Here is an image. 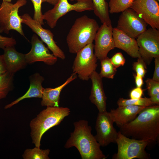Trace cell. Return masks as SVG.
<instances>
[{"label":"cell","mask_w":159,"mask_h":159,"mask_svg":"<svg viewBox=\"0 0 159 159\" xmlns=\"http://www.w3.org/2000/svg\"><path fill=\"white\" fill-rule=\"evenodd\" d=\"M4 50L3 55L7 72L14 74L26 67L27 64L24 54L18 52L14 46L7 47Z\"/></svg>","instance_id":"cell-19"},{"label":"cell","mask_w":159,"mask_h":159,"mask_svg":"<svg viewBox=\"0 0 159 159\" xmlns=\"http://www.w3.org/2000/svg\"><path fill=\"white\" fill-rule=\"evenodd\" d=\"M117 104L118 106L132 105L145 107L154 105L151 102L150 98L146 97H141L137 99L120 98L118 100Z\"/></svg>","instance_id":"cell-27"},{"label":"cell","mask_w":159,"mask_h":159,"mask_svg":"<svg viewBox=\"0 0 159 159\" xmlns=\"http://www.w3.org/2000/svg\"><path fill=\"white\" fill-rule=\"evenodd\" d=\"M71 1L74 0H69ZM93 5L94 13L100 19L102 24L109 26L112 22L109 16L108 3L105 0H92Z\"/></svg>","instance_id":"cell-22"},{"label":"cell","mask_w":159,"mask_h":159,"mask_svg":"<svg viewBox=\"0 0 159 159\" xmlns=\"http://www.w3.org/2000/svg\"><path fill=\"white\" fill-rule=\"evenodd\" d=\"M118 150L113 155V159H148L150 155L145 150L148 145L147 141L130 138L119 131L116 141Z\"/></svg>","instance_id":"cell-6"},{"label":"cell","mask_w":159,"mask_h":159,"mask_svg":"<svg viewBox=\"0 0 159 159\" xmlns=\"http://www.w3.org/2000/svg\"><path fill=\"white\" fill-rule=\"evenodd\" d=\"M143 90L141 87H136L131 90L129 96L131 99H137L140 98L143 94Z\"/></svg>","instance_id":"cell-33"},{"label":"cell","mask_w":159,"mask_h":159,"mask_svg":"<svg viewBox=\"0 0 159 159\" xmlns=\"http://www.w3.org/2000/svg\"><path fill=\"white\" fill-rule=\"evenodd\" d=\"M74 130L71 133L64 147H75L82 159H105L107 157L101 150L100 144L91 133L92 127L88 121L82 120L73 123Z\"/></svg>","instance_id":"cell-2"},{"label":"cell","mask_w":159,"mask_h":159,"mask_svg":"<svg viewBox=\"0 0 159 159\" xmlns=\"http://www.w3.org/2000/svg\"><path fill=\"white\" fill-rule=\"evenodd\" d=\"M77 77V74L73 72L65 82L60 86L55 88H44L41 102L42 106L59 107L60 95L62 90Z\"/></svg>","instance_id":"cell-21"},{"label":"cell","mask_w":159,"mask_h":159,"mask_svg":"<svg viewBox=\"0 0 159 159\" xmlns=\"http://www.w3.org/2000/svg\"><path fill=\"white\" fill-rule=\"evenodd\" d=\"M14 74L7 72L0 75V99L5 98L13 89Z\"/></svg>","instance_id":"cell-23"},{"label":"cell","mask_w":159,"mask_h":159,"mask_svg":"<svg viewBox=\"0 0 159 159\" xmlns=\"http://www.w3.org/2000/svg\"><path fill=\"white\" fill-rule=\"evenodd\" d=\"M106 1H107V0H105Z\"/></svg>","instance_id":"cell-41"},{"label":"cell","mask_w":159,"mask_h":159,"mask_svg":"<svg viewBox=\"0 0 159 159\" xmlns=\"http://www.w3.org/2000/svg\"><path fill=\"white\" fill-rule=\"evenodd\" d=\"M140 57L146 64L159 57V30L152 28L147 29L136 40Z\"/></svg>","instance_id":"cell-9"},{"label":"cell","mask_w":159,"mask_h":159,"mask_svg":"<svg viewBox=\"0 0 159 159\" xmlns=\"http://www.w3.org/2000/svg\"><path fill=\"white\" fill-rule=\"evenodd\" d=\"M145 107L127 105L112 109L109 114L113 121L119 127L123 126L134 119Z\"/></svg>","instance_id":"cell-18"},{"label":"cell","mask_w":159,"mask_h":159,"mask_svg":"<svg viewBox=\"0 0 159 159\" xmlns=\"http://www.w3.org/2000/svg\"><path fill=\"white\" fill-rule=\"evenodd\" d=\"M1 33L0 30V48L4 50L9 47L14 46L16 44L15 39L13 37L2 36L0 34Z\"/></svg>","instance_id":"cell-31"},{"label":"cell","mask_w":159,"mask_h":159,"mask_svg":"<svg viewBox=\"0 0 159 159\" xmlns=\"http://www.w3.org/2000/svg\"><path fill=\"white\" fill-rule=\"evenodd\" d=\"M31 43L32 47L30 51L24 54L27 64L42 62L47 65L52 66L56 62L57 57L50 53L43 42L39 39L36 34H34L32 36Z\"/></svg>","instance_id":"cell-15"},{"label":"cell","mask_w":159,"mask_h":159,"mask_svg":"<svg viewBox=\"0 0 159 159\" xmlns=\"http://www.w3.org/2000/svg\"><path fill=\"white\" fill-rule=\"evenodd\" d=\"M114 122L107 111L99 112L96 119L95 137L101 146L105 147L111 143H116L118 132L113 126Z\"/></svg>","instance_id":"cell-11"},{"label":"cell","mask_w":159,"mask_h":159,"mask_svg":"<svg viewBox=\"0 0 159 159\" xmlns=\"http://www.w3.org/2000/svg\"><path fill=\"white\" fill-rule=\"evenodd\" d=\"M43 2H47L53 5H54L58 2V0H42Z\"/></svg>","instance_id":"cell-38"},{"label":"cell","mask_w":159,"mask_h":159,"mask_svg":"<svg viewBox=\"0 0 159 159\" xmlns=\"http://www.w3.org/2000/svg\"><path fill=\"white\" fill-rule=\"evenodd\" d=\"M151 28L159 29V4L156 0H133L130 8Z\"/></svg>","instance_id":"cell-13"},{"label":"cell","mask_w":159,"mask_h":159,"mask_svg":"<svg viewBox=\"0 0 159 159\" xmlns=\"http://www.w3.org/2000/svg\"><path fill=\"white\" fill-rule=\"evenodd\" d=\"M145 82L150 97L159 93V82L148 78L145 80Z\"/></svg>","instance_id":"cell-30"},{"label":"cell","mask_w":159,"mask_h":159,"mask_svg":"<svg viewBox=\"0 0 159 159\" xmlns=\"http://www.w3.org/2000/svg\"><path fill=\"white\" fill-rule=\"evenodd\" d=\"M158 2L159 1V0H157Z\"/></svg>","instance_id":"cell-40"},{"label":"cell","mask_w":159,"mask_h":159,"mask_svg":"<svg viewBox=\"0 0 159 159\" xmlns=\"http://www.w3.org/2000/svg\"><path fill=\"white\" fill-rule=\"evenodd\" d=\"M133 69L136 74L141 76L143 78L145 77L147 72L146 64L141 57L138 58L137 61L133 63Z\"/></svg>","instance_id":"cell-29"},{"label":"cell","mask_w":159,"mask_h":159,"mask_svg":"<svg viewBox=\"0 0 159 159\" xmlns=\"http://www.w3.org/2000/svg\"><path fill=\"white\" fill-rule=\"evenodd\" d=\"M151 102L154 105L159 104V93L153 96L150 98Z\"/></svg>","instance_id":"cell-37"},{"label":"cell","mask_w":159,"mask_h":159,"mask_svg":"<svg viewBox=\"0 0 159 159\" xmlns=\"http://www.w3.org/2000/svg\"><path fill=\"white\" fill-rule=\"evenodd\" d=\"M101 68L100 73V77L102 78L113 79L117 72V68L111 62L108 57L100 60Z\"/></svg>","instance_id":"cell-24"},{"label":"cell","mask_w":159,"mask_h":159,"mask_svg":"<svg viewBox=\"0 0 159 159\" xmlns=\"http://www.w3.org/2000/svg\"><path fill=\"white\" fill-rule=\"evenodd\" d=\"M119 128L127 137L147 141L148 145L155 143L159 135V105L145 107L133 120Z\"/></svg>","instance_id":"cell-1"},{"label":"cell","mask_w":159,"mask_h":159,"mask_svg":"<svg viewBox=\"0 0 159 159\" xmlns=\"http://www.w3.org/2000/svg\"><path fill=\"white\" fill-rule=\"evenodd\" d=\"M26 3V0H17L14 4L2 1L0 6V30L2 33L8 34L10 30H13L25 37L22 28V20L18 12L19 9Z\"/></svg>","instance_id":"cell-5"},{"label":"cell","mask_w":159,"mask_h":159,"mask_svg":"<svg viewBox=\"0 0 159 159\" xmlns=\"http://www.w3.org/2000/svg\"><path fill=\"white\" fill-rule=\"evenodd\" d=\"M50 152L49 149L43 150L35 147L33 148L26 149L22 157L24 159H49Z\"/></svg>","instance_id":"cell-25"},{"label":"cell","mask_w":159,"mask_h":159,"mask_svg":"<svg viewBox=\"0 0 159 159\" xmlns=\"http://www.w3.org/2000/svg\"><path fill=\"white\" fill-rule=\"evenodd\" d=\"M133 0H110L109 3V12L116 13L130 8Z\"/></svg>","instance_id":"cell-26"},{"label":"cell","mask_w":159,"mask_h":159,"mask_svg":"<svg viewBox=\"0 0 159 159\" xmlns=\"http://www.w3.org/2000/svg\"><path fill=\"white\" fill-rule=\"evenodd\" d=\"M29 79L30 87L26 92L22 96L5 105L4 107L5 109L11 108L20 101L26 98H42L44 89L42 85V84L44 80V77L40 75L39 73L36 72L31 75Z\"/></svg>","instance_id":"cell-20"},{"label":"cell","mask_w":159,"mask_h":159,"mask_svg":"<svg viewBox=\"0 0 159 159\" xmlns=\"http://www.w3.org/2000/svg\"><path fill=\"white\" fill-rule=\"evenodd\" d=\"M73 4L69 3L68 0H58L52 9L44 14L43 18L51 28L57 25L59 18L72 11L82 12L86 11H93V5L92 0H76Z\"/></svg>","instance_id":"cell-7"},{"label":"cell","mask_w":159,"mask_h":159,"mask_svg":"<svg viewBox=\"0 0 159 159\" xmlns=\"http://www.w3.org/2000/svg\"><path fill=\"white\" fill-rule=\"evenodd\" d=\"M99 27L95 19L86 15L76 19L66 37L69 52L76 54L87 45L92 43Z\"/></svg>","instance_id":"cell-3"},{"label":"cell","mask_w":159,"mask_h":159,"mask_svg":"<svg viewBox=\"0 0 159 159\" xmlns=\"http://www.w3.org/2000/svg\"><path fill=\"white\" fill-rule=\"evenodd\" d=\"M2 1H5L7 2H11L12 0H2Z\"/></svg>","instance_id":"cell-39"},{"label":"cell","mask_w":159,"mask_h":159,"mask_svg":"<svg viewBox=\"0 0 159 159\" xmlns=\"http://www.w3.org/2000/svg\"><path fill=\"white\" fill-rule=\"evenodd\" d=\"M33 3L34 12L33 19L37 23L42 25H44L43 14L42 11V0H30Z\"/></svg>","instance_id":"cell-28"},{"label":"cell","mask_w":159,"mask_h":159,"mask_svg":"<svg viewBox=\"0 0 159 159\" xmlns=\"http://www.w3.org/2000/svg\"><path fill=\"white\" fill-rule=\"evenodd\" d=\"M155 67L152 79L159 82V57L155 58Z\"/></svg>","instance_id":"cell-34"},{"label":"cell","mask_w":159,"mask_h":159,"mask_svg":"<svg viewBox=\"0 0 159 159\" xmlns=\"http://www.w3.org/2000/svg\"><path fill=\"white\" fill-rule=\"evenodd\" d=\"M70 110L67 107H47L30 121V135L35 147L40 148L43 135L51 128L59 125Z\"/></svg>","instance_id":"cell-4"},{"label":"cell","mask_w":159,"mask_h":159,"mask_svg":"<svg viewBox=\"0 0 159 159\" xmlns=\"http://www.w3.org/2000/svg\"><path fill=\"white\" fill-rule=\"evenodd\" d=\"M112 63L116 68L123 66L125 62V59L121 52H118L115 54L110 59Z\"/></svg>","instance_id":"cell-32"},{"label":"cell","mask_w":159,"mask_h":159,"mask_svg":"<svg viewBox=\"0 0 159 159\" xmlns=\"http://www.w3.org/2000/svg\"><path fill=\"white\" fill-rule=\"evenodd\" d=\"M90 79L92 82L89 99L95 104L99 112L106 111L107 97L103 88L102 78L96 71L91 75Z\"/></svg>","instance_id":"cell-16"},{"label":"cell","mask_w":159,"mask_h":159,"mask_svg":"<svg viewBox=\"0 0 159 159\" xmlns=\"http://www.w3.org/2000/svg\"><path fill=\"white\" fill-rule=\"evenodd\" d=\"M112 25L103 23L97 31L94 40V54L100 61L107 57L108 52L115 47Z\"/></svg>","instance_id":"cell-14"},{"label":"cell","mask_w":159,"mask_h":159,"mask_svg":"<svg viewBox=\"0 0 159 159\" xmlns=\"http://www.w3.org/2000/svg\"><path fill=\"white\" fill-rule=\"evenodd\" d=\"M7 72L3 54L0 55V75L4 74Z\"/></svg>","instance_id":"cell-35"},{"label":"cell","mask_w":159,"mask_h":159,"mask_svg":"<svg viewBox=\"0 0 159 159\" xmlns=\"http://www.w3.org/2000/svg\"><path fill=\"white\" fill-rule=\"evenodd\" d=\"M20 16L22 23L27 26L40 38L55 56L62 60L65 59L64 52L56 44L54 39V34L50 30L43 28L42 25L34 20L28 14H24Z\"/></svg>","instance_id":"cell-12"},{"label":"cell","mask_w":159,"mask_h":159,"mask_svg":"<svg viewBox=\"0 0 159 159\" xmlns=\"http://www.w3.org/2000/svg\"><path fill=\"white\" fill-rule=\"evenodd\" d=\"M94 44H90L77 52L73 62V72L82 80L88 81L96 71L97 58L94 52Z\"/></svg>","instance_id":"cell-8"},{"label":"cell","mask_w":159,"mask_h":159,"mask_svg":"<svg viewBox=\"0 0 159 159\" xmlns=\"http://www.w3.org/2000/svg\"><path fill=\"white\" fill-rule=\"evenodd\" d=\"M136 86L137 87H141L143 84V78L140 76L134 74Z\"/></svg>","instance_id":"cell-36"},{"label":"cell","mask_w":159,"mask_h":159,"mask_svg":"<svg viewBox=\"0 0 159 159\" xmlns=\"http://www.w3.org/2000/svg\"><path fill=\"white\" fill-rule=\"evenodd\" d=\"M112 36L115 47L122 49L134 58L140 57L136 40L116 27L112 29Z\"/></svg>","instance_id":"cell-17"},{"label":"cell","mask_w":159,"mask_h":159,"mask_svg":"<svg viewBox=\"0 0 159 159\" xmlns=\"http://www.w3.org/2000/svg\"><path fill=\"white\" fill-rule=\"evenodd\" d=\"M148 24L131 8L122 12L116 28L129 37L137 38L147 29Z\"/></svg>","instance_id":"cell-10"}]
</instances>
